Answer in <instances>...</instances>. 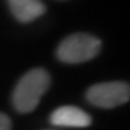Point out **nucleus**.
<instances>
[{
	"instance_id": "nucleus-4",
	"label": "nucleus",
	"mask_w": 130,
	"mask_h": 130,
	"mask_svg": "<svg viewBox=\"0 0 130 130\" xmlns=\"http://www.w3.org/2000/svg\"><path fill=\"white\" fill-rule=\"evenodd\" d=\"M51 123L62 127H87L91 124V117L78 107L64 106L51 114Z\"/></svg>"
},
{
	"instance_id": "nucleus-5",
	"label": "nucleus",
	"mask_w": 130,
	"mask_h": 130,
	"mask_svg": "<svg viewBox=\"0 0 130 130\" xmlns=\"http://www.w3.org/2000/svg\"><path fill=\"white\" fill-rule=\"evenodd\" d=\"M13 16L20 22H32L45 13V5L41 0H7Z\"/></svg>"
},
{
	"instance_id": "nucleus-6",
	"label": "nucleus",
	"mask_w": 130,
	"mask_h": 130,
	"mask_svg": "<svg viewBox=\"0 0 130 130\" xmlns=\"http://www.w3.org/2000/svg\"><path fill=\"white\" fill-rule=\"evenodd\" d=\"M0 130H10V120L3 113H0Z\"/></svg>"
},
{
	"instance_id": "nucleus-3",
	"label": "nucleus",
	"mask_w": 130,
	"mask_h": 130,
	"mask_svg": "<svg viewBox=\"0 0 130 130\" xmlns=\"http://www.w3.org/2000/svg\"><path fill=\"white\" fill-rule=\"evenodd\" d=\"M130 88L127 83H101L90 87L87 91V100L91 104L103 108H113L129 101Z\"/></svg>"
},
{
	"instance_id": "nucleus-1",
	"label": "nucleus",
	"mask_w": 130,
	"mask_h": 130,
	"mask_svg": "<svg viewBox=\"0 0 130 130\" xmlns=\"http://www.w3.org/2000/svg\"><path fill=\"white\" fill-rule=\"evenodd\" d=\"M51 78L45 70L35 68L19 79L12 95L14 108L20 113H29L35 110L41 101V97L49 88Z\"/></svg>"
},
{
	"instance_id": "nucleus-2",
	"label": "nucleus",
	"mask_w": 130,
	"mask_h": 130,
	"mask_svg": "<svg viewBox=\"0 0 130 130\" xmlns=\"http://www.w3.org/2000/svg\"><path fill=\"white\" fill-rule=\"evenodd\" d=\"M101 49L100 39L88 33H74L65 38L56 49V56L67 64H79L93 59Z\"/></svg>"
}]
</instances>
